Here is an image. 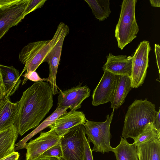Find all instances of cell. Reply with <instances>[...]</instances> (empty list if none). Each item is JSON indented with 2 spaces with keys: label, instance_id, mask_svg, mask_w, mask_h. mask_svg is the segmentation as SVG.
I'll use <instances>...</instances> for the list:
<instances>
[{
  "label": "cell",
  "instance_id": "36",
  "mask_svg": "<svg viewBox=\"0 0 160 160\" xmlns=\"http://www.w3.org/2000/svg\"><path fill=\"white\" fill-rule=\"evenodd\" d=\"M60 160H64L62 158H61Z\"/></svg>",
  "mask_w": 160,
  "mask_h": 160
},
{
  "label": "cell",
  "instance_id": "20",
  "mask_svg": "<svg viewBox=\"0 0 160 160\" xmlns=\"http://www.w3.org/2000/svg\"><path fill=\"white\" fill-rule=\"evenodd\" d=\"M117 160H139L137 146L134 143L129 144L126 139L121 137L119 144L112 148Z\"/></svg>",
  "mask_w": 160,
  "mask_h": 160
},
{
  "label": "cell",
  "instance_id": "17",
  "mask_svg": "<svg viewBox=\"0 0 160 160\" xmlns=\"http://www.w3.org/2000/svg\"><path fill=\"white\" fill-rule=\"evenodd\" d=\"M18 132L15 124L0 132V159L15 152Z\"/></svg>",
  "mask_w": 160,
  "mask_h": 160
},
{
  "label": "cell",
  "instance_id": "6",
  "mask_svg": "<svg viewBox=\"0 0 160 160\" xmlns=\"http://www.w3.org/2000/svg\"><path fill=\"white\" fill-rule=\"evenodd\" d=\"M86 136L83 124H80L71 128L61 137L59 143L64 160H82Z\"/></svg>",
  "mask_w": 160,
  "mask_h": 160
},
{
  "label": "cell",
  "instance_id": "14",
  "mask_svg": "<svg viewBox=\"0 0 160 160\" xmlns=\"http://www.w3.org/2000/svg\"><path fill=\"white\" fill-rule=\"evenodd\" d=\"M107 58V62L102 68L104 71H107L115 75L131 77L132 57H127L125 55H114L110 53Z\"/></svg>",
  "mask_w": 160,
  "mask_h": 160
},
{
  "label": "cell",
  "instance_id": "5",
  "mask_svg": "<svg viewBox=\"0 0 160 160\" xmlns=\"http://www.w3.org/2000/svg\"><path fill=\"white\" fill-rule=\"evenodd\" d=\"M69 31V28L67 25L63 22L59 23L52 39L51 48L44 61L47 62L49 65V74L47 82H49L54 95L59 92L56 82V76L64 40Z\"/></svg>",
  "mask_w": 160,
  "mask_h": 160
},
{
  "label": "cell",
  "instance_id": "27",
  "mask_svg": "<svg viewBox=\"0 0 160 160\" xmlns=\"http://www.w3.org/2000/svg\"><path fill=\"white\" fill-rule=\"evenodd\" d=\"M90 142L86 136L84 138V150L82 160H93Z\"/></svg>",
  "mask_w": 160,
  "mask_h": 160
},
{
  "label": "cell",
  "instance_id": "7",
  "mask_svg": "<svg viewBox=\"0 0 160 160\" xmlns=\"http://www.w3.org/2000/svg\"><path fill=\"white\" fill-rule=\"evenodd\" d=\"M52 41L42 40L30 42L23 47L20 52L18 59L24 68L20 74L35 71L43 62L52 46Z\"/></svg>",
  "mask_w": 160,
  "mask_h": 160
},
{
  "label": "cell",
  "instance_id": "23",
  "mask_svg": "<svg viewBox=\"0 0 160 160\" xmlns=\"http://www.w3.org/2000/svg\"><path fill=\"white\" fill-rule=\"evenodd\" d=\"M159 139L160 131L156 128L153 123L151 122L148 124L141 133L133 139V143L138 147Z\"/></svg>",
  "mask_w": 160,
  "mask_h": 160
},
{
  "label": "cell",
  "instance_id": "12",
  "mask_svg": "<svg viewBox=\"0 0 160 160\" xmlns=\"http://www.w3.org/2000/svg\"><path fill=\"white\" fill-rule=\"evenodd\" d=\"M118 78L115 75L104 71L92 95L93 106H97L111 102L115 91Z\"/></svg>",
  "mask_w": 160,
  "mask_h": 160
},
{
  "label": "cell",
  "instance_id": "8",
  "mask_svg": "<svg viewBox=\"0 0 160 160\" xmlns=\"http://www.w3.org/2000/svg\"><path fill=\"white\" fill-rule=\"evenodd\" d=\"M151 49L149 42L143 41L138 45L132 57L130 77L132 88L142 86L144 83L148 67L149 55Z\"/></svg>",
  "mask_w": 160,
  "mask_h": 160
},
{
  "label": "cell",
  "instance_id": "9",
  "mask_svg": "<svg viewBox=\"0 0 160 160\" xmlns=\"http://www.w3.org/2000/svg\"><path fill=\"white\" fill-rule=\"evenodd\" d=\"M61 137L53 129L41 132L39 137L31 140L23 147L22 149L27 150L25 160L33 159L42 155L49 148L59 143Z\"/></svg>",
  "mask_w": 160,
  "mask_h": 160
},
{
  "label": "cell",
  "instance_id": "22",
  "mask_svg": "<svg viewBox=\"0 0 160 160\" xmlns=\"http://www.w3.org/2000/svg\"><path fill=\"white\" fill-rule=\"evenodd\" d=\"M96 18L100 21L106 19L111 12L109 0H85Z\"/></svg>",
  "mask_w": 160,
  "mask_h": 160
},
{
  "label": "cell",
  "instance_id": "35",
  "mask_svg": "<svg viewBox=\"0 0 160 160\" xmlns=\"http://www.w3.org/2000/svg\"><path fill=\"white\" fill-rule=\"evenodd\" d=\"M0 88L3 90L5 92L4 88L3 85L2 77L0 74Z\"/></svg>",
  "mask_w": 160,
  "mask_h": 160
},
{
  "label": "cell",
  "instance_id": "33",
  "mask_svg": "<svg viewBox=\"0 0 160 160\" xmlns=\"http://www.w3.org/2000/svg\"><path fill=\"white\" fill-rule=\"evenodd\" d=\"M149 1L152 6L155 7H160V0H150Z\"/></svg>",
  "mask_w": 160,
  "mask_h": 160
},
{
  "label": "cell",
  "instance_id": "24",
  "mask_svg": "<svg viewBox=\"0 0 160 160\" xmlns=\"http://www.w3.org/2000/svg\"><path fill=\"white\" fill-rule=\"evenodd\" d=\"M42 155L47 157L56 158L60 160L62 158L63 154L59 143L49 148Z\"/></svg>",
  "mask_w": 160,
  "mask_h": 160
},
{
  "label": "cell",
  "instance_id": "16",
  "mask_svg": "<svg viewBox=\"0 0 160 160\" xmlns=\"http://www.w3.org/2000/svg\"><path fill=\"white\" fill-rule=\"evenodd\" d=\"M18 105L11 102L9 97L0 102V132L15 124L18 115Z\"/></svg>",
  "mask_w": 160,
  "mask_h": 160
},
{
  "label": "cell",
  "instance_id": "13",
  "mask_svg": "<svg viewBox=\"0 0 160 160\" xmlns=\"http://www.w3.org/2000/svg\"><path fill=\"white\" fill-rule=\"evenodd\" d=\"M87 120L83 112L71 110L60 116L48 127L61 137L71 128L80 124H84Z\"/></svg>",
  "mask_w": 160,
  "mask_h": 160
},
{
  "label": "cell",
  "instance_id": "31",
  "mask_svg": "<svg viewBox=\"0 0 160 160\" xmlns=\"http://www.w3.org/2000/svg\"><path fill=\"white\" fill-rule=\"evenodd\" d=\"M160 108L159 111L157 112L155 118L154 124L156 128L158 130L160 131Z\"/></svg>",
  "mask_w": 160,
  "mask_h": 160
},
{
  "label": "cell",
  "instance_id": "4",
  "mask_svg": "<svg viewBox=\"0 0 160 160\" xmlns=\"http://www.w3.org/2000/svg\"><path fill=\"white\" fill-rule=\"evenodd\" d=\"M113 109L110 115L106 116L103 122H98L87 120L83 125L85 134L89 142H92L93 147L92 150L104 154L112 152V148L110 144L111 135L110 126L114 115Z\"/></svg>",
  "mask_w": 160,
  "mask_h": 160
},
{
  "label": "cell",
  "instance_id": "37",
  "mask_svg": "<svg viewBox=\"0 0 160 160\" xmlns=\"http://www.w3.org/2000/svg\"><path fill=\"white\" fill-rule=\"evenodd\" d=\"M21 160L19 159H18V160Z\"/></svg>",
  "mask_w": 160,
  "mask_h": 160
},
{
  "label": "cell",
  "instance_id": "32",
  "mask_svg": "<svg viewBox=\"0 0 160 160\" xmlns=\"http://www.w3.org/2000/svg\"><path fill=\"white\" fill-rule=\"evenodd\" d=\"M59 160L58 158H49L46 157L42 155L32 160Z\"/></svg>",
  "mask_w": 160,
  "mask_h": 160
},
{
  "label": "cell",
  "instance_id": "3",
  "mask_svg": "<svg viewBox=\"0 0 160 160\" xmlns=\"http://www.w3.org/2000/svg\"><path fill=\"white\" fill-rule=\"evenodd\" d=\"M137 0H123L115 36L118 47L122 50L136 38L139 31L135 17Z\"/></svg>",
  "mask_w": 160,
  "mask_h": 160
},
{
  "label": "cell",
  "instance_id": "34",
  "mask_svg": "<svg viewBox=\"0 0 160 160\" xmlns=\"http://www.w3.org/2000/svg\"><path fill=\"white\" fill-rule=\"evenodd\" d=\"M6 97L5 92L0 88V102Z\"/></svg>",
  "mask_w": 160,
  "mask_h": 160
},
{
  "label": "cell",
  "instance_id": "1",
  "mask_svg": "<svg viewBox=\"0 0 160 160\" xmlns=\"http://www.w3.org/2000/svg\"><path fill=\"white\" fill-rule=\"evenodd\" d=\"M53 93L48 82H35L23 93L15 124L22 136L37 127L53 106Z\"/></svg>",
  "mask_w": 160,
  "mask_h": 160
},
{
  "label": "cell",
  "instance_id": "25",
  "mask_svg": "<svg viewBox=\"0 0 160 160\" xmlns=\"http://www.w3.org/2000/svg\"><path fill=\"white\" fill-rule=\"evenodd\" d=\"M46 1V0H29L24 11V17L36 9L41 8Z\"/></svg>",
  "mask_w": 160,
  "mask_h": 160
},
{
  "label": "cell",
  "instance_id": "2",
  "mask_svg": "<svg viewBox=\"0 0 160 160\" xmlns=\"http://www.w3.org/2000/svg\"><path fill=\"white\" fill-rule=\"evenodd\" d=\"M157 112L155 104L147 98L135 100L125 114L122 137L135 138L148 124L154 123Z\"/></svg>",
  "mask_w": 160,
  "mask_h": 160
},
{
  "label": "cell",
  "instance_id": "26",
  "mask_svg": "<svg viewBox=\"0 0 160 160\" xmlns=\"http://www.w3.org/2000/svg\"><path fill=\"white\" fill-rule=\"evenodd\" d=\"M24 79L22 81V85L24 84L28 80H30L33 82H37L43 81H48V78H41L36 71L30 72L23 75Z\"/></svg>",
  "mask_w": 160,
  "mask_h": 160
},
{
  "label": "cell",
  "instance_id": "28",
  "mask_svg": "<svg viewBox=\"0 0 160 160\" xmlns=\"http://www.w3.org/2000/svg\"><path fill=\"white\" fill-rule=\"evenodd\" d=\"M20 0H0V9L7 8L18 2Z\"/></svg>",
  "mask_w": 160,
  "mask_h": 160
},
{
  "label": "cell",
  "instance_id": "11",
  "mask_svg": "<svg viewBox=\"0 0 160 160\" xmlns=\"http://www.w3.org/2000/svg\"><path fill=\"white\" fill-rule=\"evenodd\" d=\"M28 0H20L7 8L0 9V39L25 18L24 12Z\"/></svg>",
  "mask_w": 160,
  "mask_h": 160
},
{
  "label": "cell",
  "instance_id": "15",
  "mask_svg": "<svg viewBox=\"0 0 160 160\" xmlns=\"http://www.w3.org/2000/svg\"><path fill=\"white\" fill-rule=\"evenodd\" d=\"M19 73L18 70L13 66L0 64V74L6 97H9L18 89L21 82Z\"/></svg>",
  "mask_w": 160,
  "mask_h": 160
},
{
  "label": "cell",
  "instance_id": "21",
  "mask_svg": "<svg viewBox=\"0 0 160 160\" xmlns=\"http://www.w3.org/2000/svg\"><path fill=\"white\" fill-rule=\"evenodd\" d=\"M137 147L139 160H160V139Z\"/></svg>",
  "mask_w": 160,
  "mask_h": 160
},
{
  "label": "cell",
  "instance_id": "18",
  "mask_svg": "<svg viewBox=\"0 0 160 160\" xmlns=\"http://www.w3.org/2000/svg\"><path fill=\"white\" fill-rule=\"evenodd\" d=\"M132 88L131 80L130 77L118 75L115 91L111 102V108L115 110L120 108L124 102Z\"/></svg>",
  "mask_w": 160,
  "mask_h": 160
},
{
  "label": "cell",
  "instance_id": "30",
  "mask_svg": "<svg viewBox=\"0 0 160 160\" xmlns=\"http://www.w3.org/2000/svg\"><path fill=\"white\" fill-rule=\"evenodd\" d=\"M20 155L18 152H14L9 155L0 159V160H17L19 159Z\"/></svg>",
  "mask_w": 160,
  "mask_h": 160
},
{
  "label": "cell",
  "instance_id": "19",
  "mask_svg": "<svg viewBox=\"0 0 160 160\" xmlns=\"http://www.w3.org/2000/svg\"><path fill=\"white\" fill-rule=\"evenodd\" d=\"M68 108H60L57 107L56 110L46 119L29 134L15 144V150H19L22 149L23 146L32 137L46 128L52 124L61 115L67 112Z\"/></svg>",
  "mask_w": 160,
  "mask_h": 160
},
{
  "label": "cell",
  "instance_id": "10",
  "mask_svg": "<svg viewBox=\"0 0 160 160\" xmlns=\"http://www.w3.org/2000/svg\"><path fill=\"white\" fill-rule=\"evenodd\" d=\"M59 92L57 107L76 111L81 107L83 101L90 95L91 90L86 86L78 85Z\"/></svg>",
  "mask_w": 160,
  "mask_h": 160
},
{
  "label": "cell",
  "instance_id": "29",
  "mask_svg": "<svg viewBox=\"0 0 160 160\" xmlns=\"http://www.w3.org/2000/svg\"><path fill=\"white\" fill-rule=\"evenodd\" d=\"M154 51L156 55V62L158 68L159 74L160 73V47L159 44H157L154 45Z\"/></svg>",
  "mask_w": 160,
  "mask_h": 160
}]
</instances>
